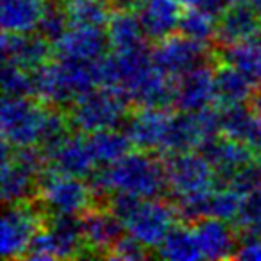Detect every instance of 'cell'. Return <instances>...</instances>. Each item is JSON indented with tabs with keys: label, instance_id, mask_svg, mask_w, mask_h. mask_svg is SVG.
Wrapping results in <instances>:
<instances>
[{
	"label": "cell",
	"instance_id": "1",
	"mask_svg": "<svg viewBox=\"0 0 261 261\" xmlns=\"http://www.w3.org/2000/svg\"><path fill=\"white\" fill-rule=\"evenodd\" d=\"M88 182L102 204L115 192L154 199L168 190L165 161L158 160L156 152L145 150L125 154L122 160L108 167H97L88 177Z\"/></svg>",
	"mask_w": 261,
	"mask_h": 261
},
{
	"label": "cell",
	"instance_id": "2",
	"mask_svg": "<svg viewBox=\"0 0 261 261\" xmlns=\"http://www.w3.org/2000/svg\"><path fill=\"white\" fill-rule=\"evenodd\" d=\"M34 97L52 108L68 109L79 97L98 86L95 61L59 59L33 72Z\"/></svg>",
	"mask_w": 261,
	"mask_h": 261
},
{
	"label": "cell",
	"instance_id": "3",
	"mask_svg": "<svg viewBox=\"0 0 261 261\" xmlns=\"http://www.w3.org/2000/svg\"><path fill=\"white\" fill-rule=\"evenodd\" d=\"M130 108L133 106L123 93L111 88L97 86L77 98L66 109V115L75 133L91 135L97 130L123 127Z\"/></svg>",
	"mask_w": 261,
	"mask_h": 261
},
{
	"label": "cell",
	"instance_id": "4",
	"mask_svg": "<svg viewBox=\"0 0 261 261\" xmlns=\"http://www.w3.org/2000/svg\"><path fill=\"white\" fill-rule=\"evenodd\" d=\"M81 215H48L45 225L34 234L25 252V259H70L84 257Z\"/></svg>",
	"mask_w": 261,
	"mask_h": 261
},
{
	"label": "cell",
	"instance_id": "5",
	"mask_svg": "<svg viewBox=\"0 0 261 261\" xmlns=\"http://www.w3.org/2000/svg\"><path fill=\"white\" fill-rule=\"evenodd\" d=\"M50 106L36 97H4L0 113L2 138L11 147L40 145Z\"/></svg>",
	"mask_w": 261,
	"mask_h": 261
},
{
	"label": "cell",
	"instance_id": "6",
	"mask_svg": "<svg viewBox=\"0 0 261 261\" xmlns=\"http://www.w3.org/2000/svg\"><path fill=\"white\" fill-rule=\"evenodd\" d=\"M47 210L38 199L6 204L0 227V250L6 259L23 257L34 234L45 225Z\"/></svg>",
	"mask_w": 261,
	"mask_h": 261
},
{
	"label": "cell",
	"instance_id": "7",
	"mask_svg": "<svg viewBox=\"0 0 261 261\" xmlns=\"http://www.w3.org/2000/svg\"><path fill=\"white\" fill-rule=\"evenodd\" d=\"M218 135H222L218 108L211 106L195 113L179 111L170 118L161 154L172 156V154L193 152L197 149H202L210 140L217 138Z\"/></svg>",
	"mask_w": 261,
	"mask_h": 261
},
{
	"label": "cell",
	"instance_id": "8",
	"mask_svg": "<svg viewBox=\"0 0 261 261\" xmlns=\"http://www.w3.org/2000/svg\"><path fill=\"white\" fill-rule=\"evenodd\" d=\"M36 199L48 215H83L98 204L93 188L83 177L61 175L50 170L41 175Z\"/></svg>",
	"mask_w": 261,
	"mask_h": 261
},
{
	"label": "cell",
	"instance_id": "9",
	"mask_svg": "<svg viewBox=\"0 0 261 261\" xmlns=\"http://www.w3.org/2000/svg\"><path fill=\"white\" fill-rule=\"evenodd\" d=\"M150 56H152V63L161 72L175 79L192 72L193 68L217 61L215 48H211L210 43L197 41L181 33H174L156 41L150 48Z\"/></svg>",
	"mask_w": 261,
	"mask_h": 261
},
{
	"label": "cell",
	"instance_id": "10",
	"mask_svg": "<svg viewBox=\"0 0 261 261\" xmlns=\"http://www.w3.org/2000/svg\"><path fill=\"white\" fill-rule=\"evenodd\" d=\"M165 158L168 192L174 199L213 192L220 186L213 167L204 154L182 152Z\"/></svg>",
	"mask_w": 261,
	"mask_h": 261
},
{
	"label": "cell",
	"instance_id": "11",
	"mask_svg": "<svg viewBox=\"0 0 261 261\" xmlns=\"http://www.w3.org/2000/svg\"><path fill=\"white\" fill-rule=\"evenodd\" d=\"M181 222L175 204L167 199L154 197L142 199L129 217L123 220L125 231L149 249H158L165 236Z\"/></svg>",
	"mask_w": 261,
	"mask_h": 261
},
{
	"label": "cell",
	"instance_id": "12",
	"mask_svg": "<svg viewBox=\"0 0 261 261\" xmlns=\"http://www.w3.org/2000/svg\"><path fill=\"white\" fill-rule=\"evenodd\" d=\"M170 118L172 115L168 109L133 106L122 129L136 150L161 152Z\"/></svg>",
	"mask_w": 261,
	"mask_h": 261
},
{
	"label": "cell",
	"instance_id": "13",
	"mask_svg": "<svg viewBox=\"0 0 261 261\" xmlns=\"http://www.w3.org/2000/svg\"><path fill=\"white\" fill-rule=\"evenodd\" d=\"M86 256L108 257L111 247L122 238L123 224L106 204H97L81 215Z\"/></svg>",
	"mask_w": 261,
	"mask_h": 261
},
{
	"label": "cell",
	"instance_id": "14",
	"mask_svg": "<svg viewBox=\"0 0 261 261\" xmlns=\"http://www.w3.org/2000/svg\"><path fill=\"white\" fill-rule=\"evenodd\" d=\"M54 56V43L40 33H2V59L34 72Z\"/></svg>",
	"mask_w": 261,
	"mask_h": 261
},
{
	"label": "cell",
	"instance_id": "15",
	"mask_svg": "<svg viewBox=\"0 0 261 261\" xmlns=\"http://www.w3.org/2000/svg\"><path fill=\"white\" fill-rule=\"evenodd\" d=\"M261 36V15L245 0H236L217 20V34L213 43L217 47L243 43Z\"/></svg>",
	"mask_w": 261,
	"mask_h": 261
},
{
	"label": "cell",
	"instance_id": "16",
	"mask_svg": "<svg viewBox=\"0 0 261 261\" xmlns=\"http://www.w3.org/2000/svg\"><path fill=\"white\" fill-rule=\"evenodd\" d=\"M215 102H217V88H215V68L211 66V63L177 77L175 81L177 111H202L206 108H211Z\"/></svg>",
	"mask_w": 261,
	"mask_h": 261
},
{
	"label": "cell",
	"instance_id": "17",
	"mask_svg": "<svg viewBox=\"0 0 261 261\" xmlns=\"http://www.w3.org/2000/svg\"><path fill=\"white\" fill-rule=\"evenodd\" d=\"M200 150L211 163L220 185H227L240 168L259 158L247 143L225 135H218L217 138L210 140Z\"/></svg>",
	"mask_w": 261,
	"mask_h": 261
},
{
	"label": "cell",
	"instance_id": "18",
	"mask_svg": "<svg viewBox=\"0 0 261 261\" xmlns=\"http://www.w3.org/2000/svg\"><path fill=\"white\" fill-rule=\"evenodd\" d=\"M41 174L13 156L9 143L2 145V200L4 204L33 200L40 192Z\"/></svg>",
	"mask_w": 261,
	"mask_h": 261
},
{
	"label": "cell",
	"instance_id": "19",
	"mask_svg": "<svg viewBox=\"0 0 261 261\" xmlns=\"http://www.w3.org/2000/svg\"><path fill=\"white\" fill-rule=\"evenodd\" d=\"M109 40L102 27L72 25L65 36L54 43V56L73 61H97L108 54Z\"/></svg>",
	"mask_w": 261,
	"mask_h": 261
},
{
	"label": "cell",
	"instance_id": "20",
	"mask_svg": "<svg viewBox=\"0 0 261 261\" xmlns=\"http://www.w3.org/2000/svg\"><path fill=\"white\" fill-rule=\"evenodd\" d=\"M197 243L206 259H229L234 257L240 247V234L227 220L204 217L192 224Z\"/></svg>",
	"mask_w": 261,
	"mask_h": 261
},
{
	"label": "cell",
	"instance_id": "21",
	"mask_svg": "<svg viewBox=\"0 0 261 261\" xmlns=\"http://www.w3.org/2000/svg\"><path fill=\"white\" fill-rule=\"evenodd\" d=\"M185 8L181 0H136L135 4L147 40L154 43L179 31Z\"/></svg>",
	"mask_w": 261,
	"mask_h": 261
},
{
	"label": "cell",
	"instance_id": "22",
	"mask_svg": "<svg viewBox=\"0 0 261 261\" xmlns=\"http://www.w3.org/2000/svg\"><path fill=\"white\" fill-rule=\"evenodd\" d=\"M97 168L93 154L88 145V138L83 133L72 135L56 152L48 156L47 170L56 172L61 175H72V177H90L91 172Z\"/></svg>",
	"mask_w": 261,
	"mask_h": 261
},
{
	"label": "cell",
	"instance_id": "23",
	"mask_svg": "<svg viewBox=\"0 0 261 261\" xmlns=\"http://www.w3.org/2000/svg\"><path fill=\"white\" fill-rule=\"evenodd\" d=\"M175 77L167 75L156 65L145 75V79L129 95L130 106L168 109L175 108Z\"/></svg>",
	"mask_w": 261,
	"mask_h": 261
},
{
	"label": "cell",
	"instance_id": "24",
	"mask_svg": "<svg viewBox=\"0 0 261 261\" xmlns=\"http://www.w3.org/2000/svg\"><path fill=\"white\" fill-rule=\"evenodd\" d=\"M108 40L113 50H129L145 45V31L133 8H115L108 22Z\"/></svg>",
	"mask_w": 261,
	"mask_h": 261
},
{
	"label": "cell",
	"instance_id": "25",
	"mask_svg": "<svg viewBox=\"0 0 261 261\" xmlns=\"http://www.w3.org/2000/svg\"><path fill=\"white\" fill-rule=\"evenodd\" d=\"M47 0H2L0 23L8 33H34L40 25Z\"/></svg>",
	"mask_w": 261,
	"mask_h": 261
},
{
	"label": "cell",
	"instance_id": "26",
	"mask_svg": "<svg viewBox=\"0 0 261 261\" xmlns=\"http://www.w3.org/2000/svg\"><path fill=\"white\" fill-rule=\"evenodd\" d=\"M215 88L218 104H249L256 83L236 66L218 63L215 68Z\"/></svg>",
	"mask_w": 261,
	"mask_h": 261
},
{
	"label": "cell",
	"instance_id": "27",
	"mask_svg": "<svg viewBox=\"0 0 261 261\" xmlns=\"http://www.w3.org/2000/svg\"><path fill=\"white\" fill-rule=\"evenodd\" d=\"M86 138L97 167H108V165L116 163L125 154H129L130 149H135L125 130L118 127L97 130V133L88 135Z\"/></svg>",
	"mask_w": 261,
	"mask_h": 261
},
{
	"label": "cell",
	"instance_id": "28",
	"mask_svg": "<svg viewBox=\"0 0 261 261\" xmlns=\"http://www.w3.org/2000/svg\"><path fill=\"white\" fill-rule=\"evenodd\" d=\"M217 63H227L242 70L254 83H261V43L256 40L243 41V43L217 47L215 50Z\"/></svg>",
	"mask_w": 261,
	"mask_h": 261
},
{
	"label": "cell",
	"instance_id": "29",
	"mask_svg": "<svg viewBox=\"0 0 261 261\" xmlns=\"http://www.w3.org/2000/svg\"><path fill=\"white\" fill-rule=\"evenodd\" d=\"M188 225L182 222L175 225L156 249L158 256L170 261H192L202 257L193 227Z\"/></svg>",
	"mask_w": 261,
	"mask_h": 261
},
{
	"label": "cell",
	"instance_id": "30",
	"mask_svg": "<svg viewBox=\"0 0 261 261\" xmlns=\"http://www.w3.org/2000/svg\"><path fill=\"white\" fill-rule=\"evenodd\" d=\"M72 25L106 27L111 16V0H63Z\"/></svg>",
	"mask_w": 261,
	"mask_h": 261
},
{
	"label": "cell",
	"instance_id": "31",
	"mask_svg": "<svg viewBox=\"0 0 261 261\" xmlns=\"http://www.w3.org/2000/svg\"><path fill=\"white\" fill-rule=\"evenodd\" d=\"M179 33L197 41H213L217 34V18L200 8H186L179 22Z\"/></svg>",
	"mask_w": 261,
	"mask_h": 261
},
{
	"label": "cell",
	"instance_id": "32",
	"mask_svg": "<svg viewBox=\"0 0 261 261\" xmlns=\"http://www.w3.org/2000/svg\"><path fill=\"white\" fill-rule=\"evenodd\" d=\"M70 27H72V23H70L63 0H47L40 25H38V33L52 43H58Z\"/></svg>",
	"mask_w": 261,
	"mask_h": 261
},
{
	"label": "cell",
	"instance_id": "33",
	"mask_svg": "<svg viewBox=\"0 0 261 261\" xmlns=\"http://www.w3.org/2000/svg\"><path fill=\"white\" fill-rule=\"evenodd\" d=\"M243 197L231 185H220L211 192L207 204V217H217L222 220H234L242 207Z\"/></svg>",
	"mask_w": 261,
	"mask_h": 261
},
{
	"label": "cell",
	"instance_id": "34",
	"mask_svg": "<svg viewBox=\"0 0 261 261\" xmlns=\"http://www.w3.org/2000/svg\"><path fill=\"white\" fill-rule=\"evenodd\" d=\"M232 222L240 238L261 236V188L243 197L242 207Z\"/></svg>",
	"mask_w": 261,
	"mask_h": 261
},
{
	"label": "cell",
	"instance_id": "35",
	"mask_svg": "<svg viewBox=\"0 0 261 261\" xmlns=\"http://www.w3.org/2000/svg\"><path fill=\"white\" fill-rule=\"evenodd\" d=\"M2 90H4V97H34L33 72L13 63H4Z\"/></svg>",
	"mask_w": 261,
	"mask_h": 261
},
{
	"label": "cell",
	"instance_id": "36",
	"mask_svg": "<svg viewBox=\"0 0 261 261\" xmlns=\"http://www.w3.org/2000/svg\"><path fill=\"white\" fill-rule=\"evenodd\" d=\"M150 256V249L143 245L140 240H136L133 234L122 236L115 245L111 247L108 257L109 259H122V261H136L145 259Z\"/></svg>",
	"mask_w": 261,
	"mask_h": 261
},
{
	"label": "cell",
	"instance_id": "37",
	"mask_svg": "<svg viewBox=\"0 0 261 261\" xmlns=\"http://www.w3.org/2000/svg\"><path fill=\"white\" fill-rule=\"evenodd\" d=\"M234 257L245 261H261V236L240 238V247Z\"/></svg>",
	"mask_w": 261,
	"mask_h": 261
},
{
	"label": "cell",
	"instance_id": "38",
	"mask_svg": "<svg viewBox=\"0 0 261 261\" xmlns=\"http://www.w3.org/2000/svg\"><path fill=\"white\" fill-rule=\"evenodd\" d=\"M249 108L252 109V111L256 113V115H261V83L256 84V88H254L252 95H250Z\"/></svg>",
	"mask_w": 261,
	"mask_h": 261
},
{
	"label": "cell",
	"instance_id": "39",
	"mask_svg": "<svg viewBox=\"0 0 261 261\" xmlns=\"http://www.w3.org/2000/svg\"><path fill=\"white\" fill-rule=\"evenodd\" d=\"M115 8H133L135 9L136 0H111Z\"/></svg>",
	"mask_w": 261,
	"mask_h": 261
},
{
	"label": "cell",
	"instance_id": "40",
	"mask_svg": "<svg viewBox=\"0 0 261 261\" xmlns=\"http://www.w3.org/2000/svg\"><path fill=\"white\" fill-rule=\"evenodd\" d=\"M181 2L186 6V8H199L202 0H181Z\"/></svg>",
	"mask_w": 261,
	"mask_h": 261
},
{
	"label": "cell",
	"instance_id": "41",
	"mask_svg": "<svg viewBox=\"0 0 261 261\" xmlns=\"http://www.w3.org/2000/svg\"><path fill=\"white\" fill-rule=\"evenodd\" d=\"M249 2L254 6V9H256V11L261 15V0H249Z\"/></svg>",
	"mask_w": 261,
	"mask_h": 261
},
{
	"label": "cell",
	"instance_id": "42",
	"mask_svg": "<svg viewBox=\"0 0 261 261\" xmlns=\"http://www.w3.org/2000/svg\"><path fill=\"white\" fill-rule=\"evenodd\" d=\"M259 116H261V115H259Z\"/></svg>",
	"mask_w": 261,
	"mask_h": 261
}]
</instances>
